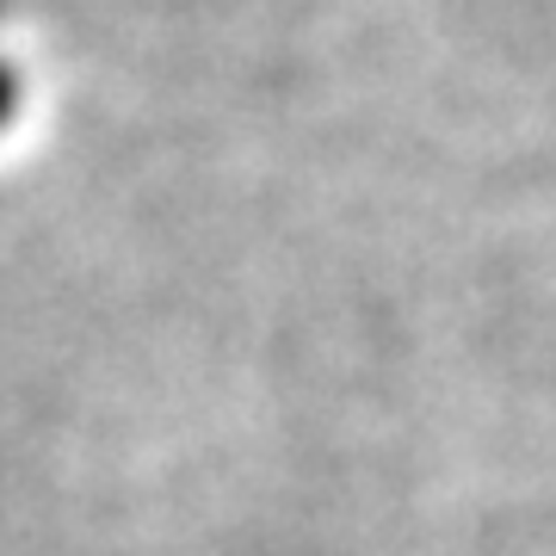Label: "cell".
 I'll return each mask as SVG.
<instances>
[{
  "instance_id": "obj_1",
  "label": "cell",
  "mask_w": 556,
  "mask_h": 556,
  "mask_svg": "<svg viewBox=\"0 0 556 556\" xmlns=\"http://www.w3.org/2000/svg\"><path fill=\"white\" fill-rule=\"evenodd\" d=\"M7 105H13V80L0 75V118H7Z\"/></svg>"
}]
</instances>
